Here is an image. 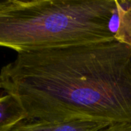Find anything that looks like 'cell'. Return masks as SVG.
Listing matches in <instances>:
<instances>
[{
    "instance_id": "6da1fadb",
    "label": "cell",
    "mask_w": 131,
    "mask_h": 131,
    "mask_svg": "<svg viewBox=\"0 0 131 131\" xmlns=\"http://www.w3.org/2000/svg\"><path fill=\"white\" fill-rule=\"evenodd\" d=\"M0 88L25 121L131 122V45L117 40L18 52Z\"/></svg>"
},
{
    "instance_id": "7a4b0ae2",
    "label": "cell",
    "mask_w": 131,
    "mask_h": 131,
    "mask_svg": "<svg viewBox=\"0 0 131 131\" xmlns=\"http://www.w3.org/2000/svg\"><path fill=\"white\" fill-rule=\"evenodd\" d=\"M118 0H5L0 3V47L23 52L119 41Z\"/></svg>"
},
{
    "instance_id": "3957f363",
    "label": "cell",
    "mask_w": 131,
    "mask_h": 131,
    "mask_svg": "<svg viewBox=\"0 0 131 131\" xmlns=\"http://www.w3.org/2000/svg\"><path fill=\"white\" fill-rule=\"evenodd\" d=\"M108 125L106 123L82 120L64 122L24 121L10 131H99Z\"/></svg>"
},
{
    "instance_id": "277c9868",
    "label": "cell",
    "mask_w": 131,
    "mask_h": 131,
    "mask_svg": "<svg viewBox=\"0 0 131 131\" xmlns=\"http://www.w3.org/2000/svg\"><path fill=\"white\" fill-rule=\"evenodd\" d=\"M25 119L26 113L15 96L6 94L0 97V131H10Z\"/></svg>"
},
{
    "instance_id": "5b68a950",
    "label": "cell",
    "mask_w": 131,
    "mask_h": 131,
    "mask_svg": "<svg viewBox=\"0 0 131 131\" xmlns=\"http://www.w3.org/2000/svg\"><path fill=\"white\" fill-rule=\"evenodd\" d=\"M99 131H131V122H119L111 124Z\"/></svg>"
},
{
    "instance_id": "8992f818",
    "label": "cell",
    "mask_w": 131,
    "mask_h": 131,
    "mask_svg": "<svg viewBox=\"0 0 131 131\" xmlns=\"http://www.w3.org/2000/svg\"><path fill=\"white\" fill-rule=\"evenodd\" d=\"M0 91H1V88H0Z\"/></svg>"
},
{
    "instance_id": "52a82bcc",
    "label": "cell",
    "mask_w": 131,
    "mask_h": 131,
    "mask_svg": "<svg viewBox=\"0 0 131 131\" xmlns=\"http://www.w3.org/2000/svg\"><path fill=\"white\" fill-rule=\"evenodd\" d=\"M0 3H1V1H0Z\"/></svg>"
}]
</instances>
